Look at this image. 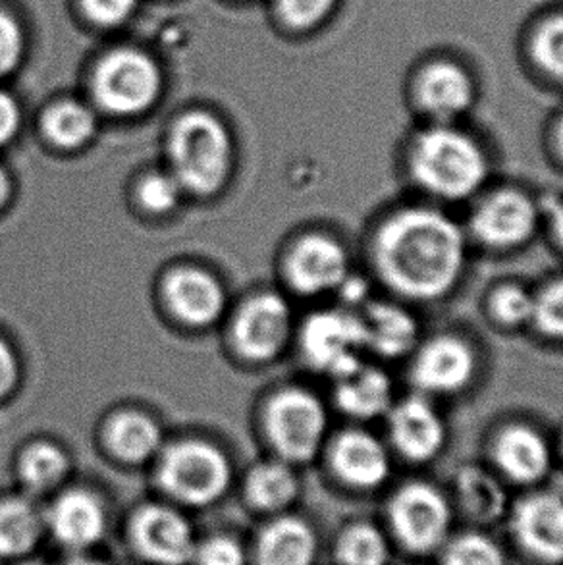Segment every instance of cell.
<instances>
[{"label": "cell", "instance_id": "4316f807", "mask_svg": "<svg viewBox=\"0 0 563 565\" xmlns=\"http://www.w3.org/2000/svg\"><path fill=\"white\" fill-rule=\"evenodd\" d=\"M296 477L280 463L257 467L247 482V494L261 510H280L296 498Z\"/></svg>", "mask_w": 563, "mask_h": 565}, {"label": "cell", "instance_id": "9c48e42d", "mask_svg": "<svg viewBox=\"0 0 563 565\" xmlns=\"http://www.w3.org/2000/svg\"><path fill=\"white\" fill-rule=\"evenodd\" d=\"M397 535L412 551H431L448 531L449 510L440 492L426 484H410L392 502Z\"/></svg>", "mask_w": 563, "mask_h": 565}, {"label": "cell", "instance_id": "4fadbf2b", "mask_svg": "<svg viewBox=\"0 0 563 565\" xmlns=\"http://www.w3.org/2000/svg\"><path fill=\"white\" fill-rule=\"evenodd\" d=\"M471 348L457 338H436L421 352L415 382L434 394H452L465 388L475 375Z\"/></svg>", "mask_w": 563, "mask_h": 565}, {"label": "cell", "instance_id": "ba28073f", "mask_svg": "<svg viewBox=\"0 0 563 565\" xmlns=\"http://www.w3.org/2000/svg\"><path fill=\"white\" fill-rule=\"evenodd\" d=\"M291 332V313L284 299L265 294L252 299L237 315L234 342L253 361L273 360L284 350Z\"/></svg>", "mask_w": 563, "mask_h": 565}, {"label": "cell", "instance_id": "52a82bcc", "mask_svg": "<svg viewBox=\"0 0 563 565\" xmlns=\"http://www.w3.org/2000/svg\"><path fill=\"white\" fill-rule=\"evenodd\" d=\"M367 345L365 324L348 313H319L304 330V352L315 367L338 376L359 365V352Z\"/></svg>", "mask_w": 563, "mask_h": 565}, {"label": "cell", "instance_id": "8fae6325", "mask_svg": "<svg viewBox=\"0 0 563 565\" xmlns=\"http://www.w3.org/2000/svg\"><path fill=\"white\" fill-rule=\"evenodd\" d=\"M537 226L531 199L518 191H502L488 199L472 218L477 237L492 247H513L527 242Z\"/></svg>", "mask_w": 563, "mask_h": 565}, {"label": "cell", "instance_id": "83f0119b", "mask_svg": "<svg viewBox=\"0 0 563 565\" xmlns=\"http://www.w3.org/2000/svg\"><path fill=\"white\" fill-rule=\"evenodd\" d=\"M68 471L66 456L51 444H35L23 454L20 473L31 490H49L64 479Z\"/></svg>", "mask_w": 563, "mask_h": 565}, {"label": "cell", "instance_id": "603a6c76", "mask_svg": "<svg viewBox=\"0 0 563 565\" xmlns=\"http://www.w3.org/2000/svg\"><path fill=\"white\" fill-rule=\"evenodd\" d=\"M367 345L384 358L410 352L417 342V324L410 313L394 306H373L365 319Z\"/></svg>", "mask_w": 563, "mask_h": 565}, {"label": "cell", "instance_id": "7bdbcfd3", "mask_svg": "<svg viewBox=\"0 0 563 565\" xmlns=\"http://www.w3.org/2000/svg\"><path fill=\"white\" fill-rule=\"evenodd\" d=\"M10 198V180H8L7 172L0 169V206L7 203Z\"/></svg>", "mask_w": 563, "mask_h": 565}, {"label": "cell", "instance_id": "cb8c5ba5", "mask_svg": "<svg viewBox=\"0 0 563 565\" xmlns=\"http://www.w3.org/2000/svg\"><path fill=\"white\" fill-rule=\"evenodd\" d=\"M43 518L28 500L0 504V556H22L38 544Z\"/></svg>", "mask_w": 563, "mask_h": 565}, {"label": "cell", "instance_id": "d6a6232c", "mask_svg": "<svg viewBox=\"0 0 563 565\" xmlns=\"http://www.w3.org/2000/svg\"><path fill=\"white\" fill-rule=\"evenodd\" d=\"M534 51L544 70L563 79V15L550 20L542 28Z\"/></svg>", "mask_w": 563, "mask_h": 565}, {"label": "cell", "instance_id": "74e56055", "mask_svg": "<svg viewBox=\"0 0 563 565\" xmlns=\"http://www.w3.org/2000/svg\"><path fill=\"white\" fill-rule=\"evenodd\" d=\"M198 562L199 565H244V552L236 541L216 536L199 548Z\"/></svg>", "mask_w": 563, "mask_h": 565}, {"label": "cell", "instance_id": "30bf717a", "mask_svg": "<svg viewBox=\"0 0 563 565\" xmlns=\"http://www.w3.org/2000/svg\"><path fill=\"white\" fill-rule=\"evenodd\" d=\"M134 539L139 551L157 564L182 565L195 554L188 521L160 505L139 512L134 523Z\"/></svg>", "mask_w": 563, "mask_h": 565}, {"label": "cell", "instance_id": "1f68e13d", "mask_svg": "<svg viewBox=\"0 0 563 565\" xmlns=\"http://www.w3.org/2000/svg\"><path fill=\"white\" fill-rule=\"evenodd\" d=\"M182 185L174 174H152L139 188V199L147 211L152 213H168L176 209L182 198Z\"/></svg>", "mask_w": 563, "mask_h": 565}, {"label": "cell", "instance_id": "8d00e7d4", "mask_svg": "<svg viewBox=\"0 0 563 565\" xmlns=\"http://www.w3.org/2000/svg\"><path fill=\"white\" fill-rule=\"evenodd\" d=\"M23 51V35L20 25L10 15L0 12V76L15 68Z\"/></svg>", "mask_w": 563, "mask_h": 565}, {"label": "cell", "instance_id": "ee69618b", "mask_svg": "<svg viewBox=\"0 0 563 565\" xmlns=\"http://www.w3.org/2000/svg\"><path fill=\"white\" fill-rule=\"evenodd\" d=\"M554 230H556V236L557 239H560V244L563 245V206H560L556 214H554Z\"/></svg>", "mask_w": 563, "mask_h": 565}, {"label": "cell", "instance_id": "f6af8a7d", "mask_svg": "<svg viewBox=\"0 0 563 565\" xmlns=\"http://www.w3.org/2000/svg\"><path fill=\"white\" fill-rule=\"evenodd\" d=\"M64 565H103L99 562H93V559H72L68 564Z\"/></svg>", "mask_w": 563, "mask_h": 565}, {"label": "cell", "instance_id": "e575fe53", "mask_svg": "<svg viewBox=\"0 0 563 565\" xmlns=\"http://www.w3.org/2000/svg\"><path fill=\"white\" fill-rule=\"evenodd\" d=\"M533 319L549 337L563 338V280L534 299Z\"/></svg>", "mask_w": 563, "mask_h": 565}, {"label": "cell", "instance_id": "e0dca14e", "mask_svg": "<svg viewBox=\"0 0 563 565\" xmlns=\"http://www.w3.org/2000/svg\"><path fill=\"white\" fill-rule=\"evenodd\" d=\"M105 510L87 492L74 490L53 505L49 513V525L54 536L70 548H87L97 543L105 533Z\"/></svg>", "mask_w": 563, "mask_h": 565}, {"label": "cell", "instance_id": "f35d334b", "mask_svg": "<svg viewBox=\"0 0 563 565\" xmlns=\"http://www.w3.org/2000/svg\"><path fill=\"white\" fill-rule=\"evenodd\" d=\"M138 0H84L87 14L103 25L123 23L134 12Z\"/></svg>", "mask_w": 563, "mask_h": 565}, {"label": "cell", "instance_id": "5b68a950", "mask_svg": "<svg viewBox=\"0 0 563 565\" xmlns=\"http://www.w3.org/2000/svg\"><path fill=\"white\" fill-rule=\"evenodd\" d=\"M160 89L159 70L147 54L120 49L103 58L93 92L113 115H139L151 107Z\"/></svg>", "mask_w": 563, "mask_h": 565}, {"label": "cell", "instance_id": "6da1fadb", "mask_svg": "<svg viewBox=\"0 0 563 565\" xmlns=\"http://www.w3.org/2000/svg\"><path fill=\"white\" fill-rule=\"evenodd\" d=\"M376 255L394 290L410 298L434 299L452 290L461 276L465 242L448 216L405 211L382 228Z\"/></svg>", "mask_w": 563, "mask_h": 565}, {"label": "cell", "instance_id": "2e32d148", "mask_svg": "<svg viewBox=\"0 0 563 565\" xmlns=\"http://www.w3.org/2000/svg\"><path fill=\"white\" fill-rule=\"evenodd\" d=\"M516 531L521 543L546 562L563 559V500L542 494L519 505Z\"/></svg>", "mask_w": 563, "mask_h": 565}, {"label": "cell", "instance_id": "44dd1931", "mask_svg": "<svg viewBox=\"0 0 563 565\" xmlns=\"http://www.w3.org/2000/svg\"><path fill=\"white\" fill-rule=\"evenodd\" d=\"M336 399L343 412L361 419H371L389 409L392 384L379 369L363 367L359 363L350 373L338 376Z\"/></svg>", "mask_w": 563, "mask_h": 565}, {"label": "cell", "instance_id": "d6986e66", "mask_svg": "<svg viewBox=\"0 0 563 565\" xmlns=\"http://www.w3.org/2000/svg\"><path fill=\"white\" fill-rule=\"evenodd\" d=\"M419 99L431 115L452 120L471 107V79L454 64H434L421 76Z\"/></svg>", "mask_w": 563, "mask_h": 565}, {"label": "cell", "instance_id": "60d3db41", "mask_svg": "<svg viewBox=\"0 0 563 565\" xmlns=\"http://www.w3.org/2000/svg\"><path fill=\"white\" fill-rule=\"evenodd\" d=\"M18 381V361L14 353L0 340V399L8 396Z\"/></svg>", "mask_w": 563, "mask_h": 565}, {"label": "cell", "instance_id": "836d02e7", "mask_svg": "<svg viewBox=\"0 0 563 565\" xmlns=\"http://www.w3.org/2000/svg\"><path fill=\"white\" fill-rule=\"evenodd\" d=\"M496 317L506 324H521L533 319L534 299L518 286H508L492 299Z\"/></svg>", "mask_w": 563, "mask_h": 565}, {"label": "cell", "instance_id": "484cf974", "mask_svg": "<svg viewBox=\"0 0 563 565\" xmlns=\"http://www.w3.org/2000/svg\"><path fill=\"white\" fill-rule=\"evenodd\" d=\"M95 128V115L79 103H62L45 116L46 138L64 149L85 146L93 138Z\"/></svg>", "mask_w": 563, "mask_h": 565}, {"label": "cell", "instance_id": "8992f818", "mask_svg": "<svg viewBox=\"0 0 563 565\" xmlns=\"http://www.w3.org/2000/svg\"><path fill=\"white\" fill-rule=\"evenodd\" d=\"M268 433L289 461H307L320 448L327 430V413L319 399L304 390H286L273 399Z\"/></svg>", "mask_w": 563, "mask_h": 565}, {"label": "cell", "instance_id": "277c9868", "mask_svg": "<svg viewBox=\"0 0 563 565\" xmlns=\"http://www.w3.org/2000/svg\"><path fill=\"white\" fill-rule=\"evenodd\" d=\"M159 477L164 490L185 504H209L229 487V459L211 444L178 443L162 456Z\"/></svg>", "mask_w": 563, "mask_h": 565}, {"label": "cell", "instance_id": "4dcf8cb0", "mask_svg": "<svg viewBox=\"0 0 563 565\" xmlns=\"http://www.w3.org/2000/svg\"><path fill=\"white\" fill-rule=\"evenodd\" d=\"M461 492L477 515H495L502 508V492L488 475L480 471L465 473Z\"/></svg>", "mask_w": 563, "mask_h": 565}, {"label": "cell", "instance_id": "d4e9b609", "mask_svg": "<svg viewBox=\"0 0 563 565\" xmlns=\"http://www.w3.org/2000/svg\"><path fill=\"white\" fill-rule=\"evenodd\" d=\"M160 430L155 420L138 413L118 415L108 427L107 440L118 458L138 463L159 450Z\"/></svg>", "mask_w": 563, "mask_h": 565}, {"label": "cell", "instance_id": "d590c367", "mask_svg": "<svg viewBox=\"0 0 563 565\" xmlns=\"http://www.w3.org/2000/svg\"><path fill=\"white\" fill-rule=\"evenodd\" d=\"M336 0H278L282 18L294 28H311L334 7Z\"/></svg>", "mask_w": 563, "mask_h": 565}, {"label": "cell", "instance_id": "ac0fdd59", "mask_svg": "<svg viewBox=\"0 0 563 565\" xmlns=\"http://www.w3.org/2000/svg\"><path fill=\"white\" fill-rule=\"evenodd\" d=\"M334 467L343 481L359 489H373L389 477V454L374 436L348 433L336 444Z\"/></svg>", "mask_w": 563, "mask_h": 565}, {"label": "cell", "instance_id": "5bb4252c", "mask_svg": "<svg viewBox=\"0 0 563 565\" xmlns=\"http://www.w3.org/2000/svg\"><path fill=\"white\" fill-rule=\"evenodd\" d=\"M390 433L397 450L415 461L434 458L446 443L440 415L421 397L397 405L390 417Z\"/></svg>", "mask_w": 563, "mask_h": 565}, {"label": "cell", "instance_id": "ffe728a7", "mask_svg": "<svg viewBox=\"0 0 563 565\" xmlns=\"http://www.w3.org/2000/svg\"><path fill=\"white\" fill-rule=\"evenodd\" d=\"M496 459L511 479L533 482L542 479L550 467V451L541 435L525 427L503 433L496 446Z\"/></svg>", "mask_w": 563, "mask_h": 565}, {"label": "cell", "instance_id": "7402d4cb", "mask_svg": "<svg viewBox=\"0 0 563 565\" xmlns=\"http://www.w3.org/2000/svg\"><path fill=\"white\" fill-rule=\"evenodd\" d=\"M315 535L304 521L286 518L265 531L259 543V565H311Z\"/></svg>", "mask_w": 563, "mask_h": 565}, {"label": "cell", "instance_id": "9a60e30c", "mask_svg": "<svg viewBox=\"0 0 563 565\" xmlns=\"http://www.w3.org/2000/svg\"><path fill=\"white\" fill-rule=\"evenodd\" d=\"M167 299L176 317L193 327L216 321L226 301L221 284L198 268H182L168 276Z\"/></svg>", "mask_w": 563, "mask_h": 565}, {"label": "cell", "instance_id": "3957f363", "mask_svg": "<svg viewBox=\"0 0 563 565\" xmlns=\"http://www.w3.org/2000/svg\"><path fill=\"white\" fill-rule=\"evenodd\" d=\"M413 172L426 190L448 199L471 195L485 178L487 161L471 139L449 128L421 136L413 151Z\"/></svg>", "mask_w": 563, "mask_h": 565}, {"label": "cell", "instance_id": "ab89813d", "mask_svg": "<svg viewBox=\"0 0 563 565\" xmlns=\"http://www.w3.org/2000/svg\"><path fill=\"white\" fill-rule=\"evenodd\" d=\"M18 126H20V113L14 99L7 93L0 92V146H4L14 138Z\"/></svg>", "mask_w": 563, "mask_h": 565}, {"label": "cell", "instance_id": "7a4b0ae2", "mask_svg": "<svg viewBox=\"0 0 563 565\" xmlns=\"http://www.w3.org/2000/svg\"><path fill=\"white\" fill-rule=\"evenodd\" d=\"M174 177L183 190L209 195L222 188L232 167L229 131L205 113H191L176 124L170 138Z\"/></svg>", "mask_w": 563, "mask_h": 565}, {"label": "cell", "instance_id": "7c38bea8", "mask_svg": "<svg viewBox=\"0 0 563 565\" xmlns=\"http://www.w3.org/2000/svg\"><path fill=\"white\" fill-rule=\"evenodd\" d=\"M348 276V257L342 245L325 236L305 237L289 259V278L304 294H322L340 288Z\"/></svg>", "mask_w": 563, "mask_h": 565}, {"label": "cell", "instance_id": "f546056e", "mask_svg": "<svg viewBox=\"0 0 563 565\" xmlns=\"http://www.w3.org/2000/svg\"><path fill=\"white\" fill-rule=\"evenodd\" d=\"M446 565H506L503 554L487 536L467 535L449 546Z\"/></svg>", "mask_w": 563, "mask_h": 565}, {"label": "cell", "instance_id": "f1b7e54d", "mask_svg": "<svg viewBox=\"0 0 563 565\" xmlns=\"http://www.w3.org/2000/svg\"><path fill=\"white\" fill-rule=\"evenodd\" d=\"M338 556L343 565H384L389 546L376 529L358 525L343 535Z\"/></svg>", "mask_w": 563, "mask_h": 565}, {"label": "cell", "instance_id": "bcb514c9", "mask_svg": "<svg viewBox=\"0 0 563 565\" xmlns=\"http://www.w3.org/2000/svg\"><path fill=\"white\" fill-rule=\"evenodd\" d=\"M560 143H562V149H563V124H562V130H560Z\"/></svg>", "mask_w": 563, "mask_h": 565}, {"label": "cell", "instance_id": "b9f144b4", "mask_svg": "<svg viewBox=\"0 0 563 565\" xmlns=\"http://www.w3.org/2000/svg\"><path fill=\"white\" fill-rule=\"evenodd\" d=\"M340 288H342L343 298L348 299V301H361V299L365 298L367 286L359 278H348L346 276V280L340 284Z\"/></svg>", "mask_w": 563, "mask_h": 565}]
</instances>
